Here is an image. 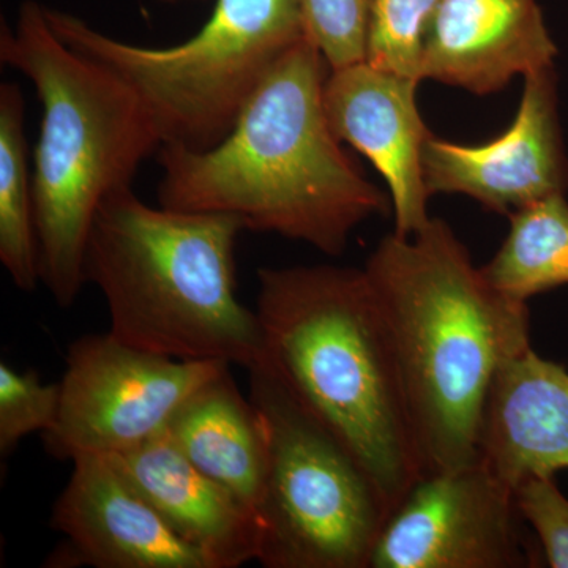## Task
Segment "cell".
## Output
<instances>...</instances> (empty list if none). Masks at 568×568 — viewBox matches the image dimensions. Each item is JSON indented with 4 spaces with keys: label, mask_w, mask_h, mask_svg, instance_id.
<instances>
[{
    "label": "cell",
    "mask_w": 568,
    "mask_h": 568,
    "mask_svg": "<svg viewBox=\"0 0 568 568\" xmlns=\"http://www.w3.org/2000/svg\"><path fill=\"white\" fill-rule=\"evenodd\" d=\"M328 71L304 37L265 74L220 144L203 152L160 148V205L222 213L244 230L331 256L345 252L355 227L386 213L388 203L332 132L324 108Z\"/></svg>",
    "instance_id": "cell-1"
},
{
    "label": "cell",
    "mask_w": 568,
    "mask_h": 568,
    "mask_svg": "<svg viewBox=\"0 0 568 568\" xmlns=\"http://www.w3.org/2000/svg\"><path fill=\"white\" fill-rule=\"evenodd\" d=\"M364 271L394 349L422 470L473 465L497 373L530 347L528 302L496 290L440 219L414 235H386Z\"/></svg>",
    "instance_id": "cell-2"
},
{
    "label": "cell",
    "mask_w": 568,
    "mask_h": 568,
    "mask_svg": "<svg viewBox=\"0 0 568 568\" xmlns=\"http://www.w3.org/2000/svg\"><path fill=\"white\" fill-rule=\"evenodd\" d=\"M267 362L364 466L388 508L424 474L386 324L364 268L257 271Z\"/></svg>",
    "instance_id": "cell-3"
},
{
    "label": "cell",
    "mask_w": 568,
    "mask_h": 568,
    "mask_svg": "<svg viewBox=\"0 0 568 568\" xmlns=\"http://www.w3.org/2000/svg\"><path fill=\"white\" fill-rule=\"evenodd\" d=\"M0 61L24 74L40 99L32 173L40 276L55 304L70 308L88 283L100 205L132 186L162 141L132 85L63 43L37 0L21 3L13 26L2 22Z\"/></svg>",
    "instance_id": "cell-4"
},
{
    "label": "cell",
    "mask_w": 568,
    "mask_h": 568,
    "mask_svg": "<svg viewBox=\"0 0 568 568\" xmlns=\"http://www.w3.org/2000/svg\"><path fill=\"white\" fill-rule=\"evenodd\" d=\"M242 231L222 213L152 207L132 186L108 197L93 219L85 275L106 301L111 334L179 361L263 365L260 317L235 294Z\"/></svg>",
    "instance_id": "cell-5"
},
{
    "label": "cell",
    "mask_w": 568,
    "mask_h": 568,
    "mask_svg": "<svg viewBox=\"0 0 568 568\" xmlns=\"http://www.w3.org/2000/svg\"><path fill=\"white\" fill-rule=\"evenodd\" d=\"M55 36L132 85L163 145L203 152L231 133L276 61L306 37L298 0H216L192 39L126 43L44 7Z\"/></svg>",
    "instance_id": "cell-6"
},
{
    "label": "cell",
    "mask_w": 568,
    "mask_h": 568,
    "mask_svg": "<svg viewBox=\"0 0 568 568\" xmlns=\"http://www.w3.org/2000/svg\"><path fill=\"white\" fill-rule=\"evenodd\" d=\"M250 373V399L267 432L257 504L267 568H368L390 514L354 455L284 386L265 361Z\"/></svg>",
    "instance_id": "cell-7"
},
{
    "label": "cell",
    "mask_w": 568,
    "mask_h": 568,
    "mask_svg": "<svg viewBox=\"0 0 568 568\" xmlns=\"http://www.w3.org/2000/svg\"><path fill=\"white\" fill-rule=\"evenodd\" d=\"M226 362L179 361L138 349L111 332L74 342L61 381L59 417L44 433L52 457H114L164 432L178 407Z\"/></svg>",
    "instance_id": "cell-8"
},
{
    "label": "cell",
    "mask_w": 568,
    "mask_h": 568,
    "mask_svg": "<svg viewBox=\"0 0 568 568\" xmlns=\"http://www.w3.org/2000/svg\"><path fill=\"white\" fill-rule=\"evenodd\" d=\"M515 488L481 459L424 474L392 508L368 568L530 567Z\"/></svg>",
    "instance_id": "cell-9"
},
{
    "label": "cell",
    "mask_w": 568,
    "mask_h": 568,
    "mask_svg": "<svg viewBox=\"0 0 568 568\" xmlns=\"http://www.w3.org/2000/svg\"><path fill=\"white\" fill-rule=\"evenodd\" d=\"M555 67L525 77L521 102L507 132L481 145L432 133L424 148L429 196L465 194L487 211L511 213L568 192Z\"/></svg>",
    "instance_id": "cell-10"
},
{
    "label": "cell",
    "mask_w": 568,
    "mask_h": 568,
    "mask_svg": "<svg viewBox=\"0 0 568 568\" xmlns=\"http://www.w3.org/2000/svg\"><path fill=\"white\" fill-rule=\"evenodd\" d=\"M55 500L63 541L50 568H213L186 544L108 457L82 455Z\"/></svg>",
    "instance_id": "cell-11"
},
{
    "label": "cell",
    "mask_w": 568,
    "mask_h": 568,
    "mask_svg": "<svg viewBox=\"0 0 568 568\" xmlns=\"http://www.w3.org/2000/svg\"><path fill=\"white\" fill-rule=\"evenodd\" d=\"M417 85L414 78L366 61L328 71L324 84L332 132L364 153L386 179L399 235H414L432 220L424 175V148L432 132L418 111Z\"/></svg>",
    "instance_id": "cell-12"
},
{
    "label": "cell",
    "mask_w": 568,
    "mask_h": 568,
    "mask_svg": "<svg viewBox=\"0 0 568 568\" xmlns=\"http://www.w3.org/2000/svg\"><path fill=\"white\" fill-rule=\"evenodd\" d=\"M558 47L537 0H440L422 51V81L476 95L555 67Z\"/></svg>",
    "instance_id": "cell-13"
},
{
    "label": "cell",
    "mask_w": 568,
    "mask_h": 568,
    "mask_svg": "<svg viewBox=\"0 0 568 568\" xmlns=\"http://www.w3.org/2000/svg\"><path fill=\"white\" fill-rule=\"evenodd\" d=\"M108 458L213 568H237L260 559L263 529L256 510L197 469L166 433Z\"/></svg>",
    "instance_id": "cell-14"
},
{
    "label": "cell",
    "mask_w": 568,
    "mask_h": 568,
    "mask_svg": "<svg viewBox=\"0 0 568 568\" xmlns=\"http://www.w3.org/2000/svg\"><path fill=\"white\" fill-rule=\"evenodd\" d=\"M480 459L517 489L568 467V372L532 349L497 373L480 437Z\"/></svg>",
    "instance_id": "cell-15"
},
{
    "label": "cell",
    "mask_w": 568,
    "mask_h": 568,
    "mask_svg": "<svg viewBox=\"0 0 568 568\" xmlns=\"http://www.w3.org/2000/svg\"><path fill=\"white\" fill-rule=\"evenodd\" d=\"M164 433L197 469L256 510L267 467V432L257 407L239 390L231 366L196 388Z\"/></svg>",
    "instance_id": "cell-16"
},
{
    "label": "cell",
    "mask_w": 568,
    "mask_h": 568,
    "mask_svg": "<svg viewBox=\"0 0 568 568\" xmlns=\"http://www.w3.org/2000/svg\"><path fill=\"white\" fill-rule=\"evenodd\" d=\"M0 263L20 290H37L41 282L40 246L24 132V97L13 82L0 85Z\"/></svg>",
    "instance_id": "cell-17"
},
{
    "label": "cell",
    "mask_w": 568,
    "mask_h": 568,
    "mask_svg": "<svg viewBox=\"0 0 568 568\" xmlns=\"http://www.w3.org/2000/svg\"><path fill=\"white\" fill-rule=\"evenodd\" d=\"M499 252L481 267L488 282L517 301L568 284V201L555 194L511 213Z\"/></svg>",
    "instance_id": "cell-18"
},
{
    "label": "cell",
    "mask_w": 568,
    "mask_h": 568,
    "mask_svg": "<svg viewBox=\"0 0 568 568\" xmlns=\"http://www.w3.org/2000/svg\"><path fill=\"white\" fill-rule=\"evenodd\" d=\"M440 0H373L366 62L422 81V51Z\"/></svg>",
    "instance_id": "cell-19"
},
{
    "label": "cell",
    "mask_w": 568,
    "mask_h": 568,
    "mask_svg": "<svg viewBox=\"0 0 568 568\" xmlns=\"http://www.w3.org/2000/svg\"><path fill=\"white\" fill-rule=\"evenodd\" d=\"M61 383L43 384L36 369L0 364V454L9 457L26 436L50 432L61 409Z\"/></svg>",
    "instance_id": "cell-20"
},
{
    "label": "cell",
    "mask_w": 568,
    "mask_h": 568,
    "mask_svg": "<svg viewBox=\"0 0 568 568\" xmlns=\"http://www.w3.org/2000/svg\"><path fill=\"white\" fill-rule=\"evenodd\" d=\"M305 32L331 70L366 61L373 0H298Z\"/></svg>",
    "instance_id": "cell-21"
},
{
    "label": "cell",
    "mask_w": 568,
    "mask_h": 568,
    "mask_svg": "<svg viewBox=\"0 0 568 568\" xmlns=\"http://www.w3.org/2000/svg\"><path fill=\"white\" fill-rule=\"evenodd\" d=\"M523 518L544 548L552 568H568V499L555 477H530L515 489Z\"/></svg>",
    "instance_id": "cell-22"
},
{
    "label": "cell",
    "mask_w": 568,
    "mask_h": 568,
    "mask_svg": "<svg viewBox=\"0 0 568 568\" xmlns=\"http://www.w3.org/2000/svg\"><path fill=\"white\" fill-rule=\"evenodd\" d=\"M159 2H163V3H178V2H186V0H159Z\"/></svg>",
    "instance_id": "cell-23"
}]
</instances>
